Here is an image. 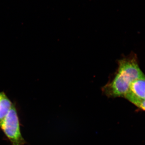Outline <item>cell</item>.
I'll return each instance as SVG.
<instances>
[{
    "label": "cell",
    "mask_w": 145,
    "mask_h": 145,
    "mask_svg": "<svg viewBox=\"0 0 145 145\" xmlns=\"http://www.w3.org/2000/svg\"><path fill=\"white\" fill-rule=\"evenodd\" d=\"M133 104L139 108L145 111V99L143 100H137Z\"/></svg>",
    "instance_id": "cell-5"
},
{
    "label": "cell",
    "mask_w": 145,
    "mask_h": 145,
    "mask_svg": "<svg viewBox=\"0 0 145 145\" xmlns=\"http://www.w3.org/2000/svg\"><path fill=\"white\" fill-rule=\"evenodd\" d=\"M118 65L112 78L102 88L103 93L109 98H124L131 83L145 76L133 56L119 60Z\"/></svg>",
    "instance_id": "cell-1"
},
{
    "label": "cell",
    "mask_w": 145,
    "mask_h": 145,
    "mask_svg": "<svg viewBox=\"0 0 145 145\" xmlns=\"http://www.w3.org/2000/svg\"><path fill=\"white\" fill-rule=\"evenodd\" d=\"M0 128L11 145H25L26 144L21 133L18 112L14 104L8 114L0 123Z\"/></svg>",
    "instance_id": "cell-2"
},
{
    "label": "cell",
    "mask_w": 145,
    "mask_h": 145,
    "mask_svg": "<svg viewBox=\"0 0 145 145\" xmlns=\"http://www.w3.org/2000/svg\"><path fill=\"white\" fill-rule=\"evenodd\" d=\"M124 98L132 104L137 100L145 99V76L131 83Z\"/></svg>",
    "instance_id": "cell-3"
},
{
    "label": "cell",
    "mask_w": 145,
    "mask_h": 145,
    "mask_svg": "<svg viewBox=\"0 0 145 145\" xmlns=\"http://www.w3.org/2000/svg\"><path fill=\"white\" fill-rule=\"evenodd\" d=\"M13 105L4 92H0V123L8 114Z\"/></svg>",
    "instance_id": "cell-4"
}]
</instances>
